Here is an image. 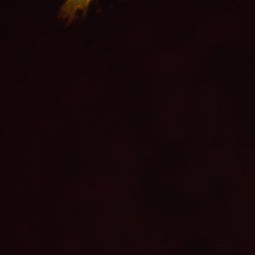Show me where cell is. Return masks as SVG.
<instances>
[{
  "mask_svg": "<svg viewBox=\"0 0 255 255\" xmlns=\"http://www.w3.org/2000/svg\"><path fill=\"white\" fill-rule=\"evenodd\" d=\"M93 0H66L60 9V15L63 19H66L71 23L77 16L79 10L86 14L88 8Z\"/></svg>",
  "mask_w": 255,
  "mask_h": 255,
  "instance_id": "obj_1",
  "label": "cell"
}]
</instances>
